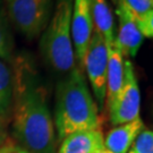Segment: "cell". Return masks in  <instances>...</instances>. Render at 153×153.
Instances as JSON below:
<instances>
[{"label": "cell", "mask_w": 153, "mask_h": 153, "mask_svg": "<svg viewBox=\"0 0 153 153\" xmlns=\"http://www.w3.org/2000/svg\"><path fill=\"white\" fill-rule=\"evenodd\" d=\"M13 136L17 145L32 153H57L55 124L31 61L19 58L13 73Z\"/></svg>", "instance_id": "obj_1"}, {"label": "cell", "mask_w": 153, "mask_h": 153, "mask_svg": "<svg viewBox=\"0 0 153 153\" xmlns=\"http://www.w3.org/2000/svg\"><path fill=\"white\" fill-rule=\"evenodd\" d=\"M111 1H112V2L115 4V5H117V1H118V0H111Z\"/></svg>", "instance_id": "obj_21"}, {"label": "cell", "mask_w": 153, "mask_h": 153, "mask_svg": "<svg viewBox=\"0 0 153 153\" xmlns=\"http://www.w3.org/2000/svg\"><path fill=\"white\" fill-rule=\"evenodd\" d=\"M13 71L6 62L0 60V119H8L13 109Z\"/></svg>", "instance_id": "obj_13"}, {"label": "cell", "mask_w": 153, "mask_h": 153, "mask_svg": "<svg viewBox=\"0 0 153 153\" xmlns=\"http://www.w3.org/2000/svg\"><path fill=\"white\" fill-rule=\"evenodd\" d=\"M74 0H57L40 40V51L51 69L68 74L76 67L71 24Z\"/></svg>", "instance_id": "obj_3"}, {"label": "cell", "mask_w": 153, "mask_h": 153, "mask_svg": "<svg viewBox=\"0 0 153 153\" xmlns=\"http://www.w3.org/2000/svg\"><path fill=\"white\" fill-rule=\"evenodd\" d=\"M8 17L25 38L42 34L51 16L52 0H5Z\"/></svg>", "instance_id": "obj_4"}, {"label": "cell", "mask_w": 153, "mask_h": 153, "mask_svg": "<svg viewBox=\"0 0 153 153\" xmlns=\"http://www.w3.org/2000/svg\"><path fill=\"white\" fill-rule=\"evenodd\" d=\"M104 148V137L100 129L74 133L61 141L58 153H97Z\"/></svg>", "instance_id": "obj_10"}, {"label": "cell", "mask_w": 153, "mask_h": 153, "mask_svg": "<svg viewBox=\"0 0 153 153\" xmlns=\"http://www.w3.org/2000/svg\"><path fill=\"white\" fill-rule=\"evenodd\" d=\"M110 121L119 126L140 117L141 93L134 65L129 59L124 60V82L118 95L109 109Z\"/></svg>", "instance_id": "obj_5"}, {"label": "cell", "mask_w": 153, "mask_h": 153, "mask_svg": "<svg viewBox=\"0 0 153 153\" xmlns=\"http://www.w3.org/2000/svg\"><path fill=\"white\" fill-rule=\"evenodd\" d=\"M108 71H107V85H105V102L104 105L109 109L114 103L116 97L120 91L124 82V57L120 51L112 45L108 49Z\"/></svg>", "instance_id": "obj_12"}, {"label": "cell", "mask_w": 153, "mask_h": 153, "mask_svg": "<svg viewBox=\"0 0 153 153\" xmlns=\"http://www.w3.org/2000/svg\"><path fill=\"white\" fill-rule=\"evenodd\" d=\"M135 19L153 10V0H119Z\"/></svg>", "instance_id": "obj_16"}, {"label": "cell", "mask_w": 153, "mask_h": 153, "mask_svg": "<svg viewBox=\"0 0 153 153\" xmlns=\"http://www.w3.org/2000/svg\"><path fill=\"white\" fill-rule=\"evenodd\" d=\"M108 47L103 38L94 31L91 42L85 55L83 71L86 75L93 90L98 109L102 110L105 102V85L108 71Z\"/></svg>", "instance_id": "obj_6"}, {"label": "cell", "mask_w": 153, "mask_h": 153, "mask_svg": "<svg viewBox=\"0 0 153 153\" xmlns=\"http://www.w3.org/2000/svg\"><path fill=\"white\" fill-rule=\"evenodd\" d=\"M97 153H111V152H110L109 150H108V149L104 146L102 150H100V151H99V152H97Z\"/></svg>", "instance_id": "obj_20"}, {"label": "cell", "mask_w": 153, "mask_h": 153, "mask_svg": "<svg viewBox=\"0 0 153 153\" xmlns=\"http://www.w3.org/2000/svg\"><path fill=\"white\" fill-rule=\"evenodd\" d=\"M0 60L14 61V40L5 15L0 10Z\"/></svg>", "instance_id": "obj_14"}, {"label": "cell", "mask_w": 153, "mask_h": 153, "mask_svg": "<svg viewBox=\"0 0 153 153\" xmlns=\"http://www.w3.org/2000/svg\"><path fill=\"white\" fill-rule=\"evenodd\" d=\"M135 21L143 36L153 39V10L148 11Z\"/></svg>", "instance_id": "obj_17"}, {"label": "cell", "mask_w": 153, "mask_h": 153, "mask_svg": "<svg viewBox=\"0 0 153 153\" xmlns=\"http://www.w3.org/2000/svg\"><path fill=\"white\" fill-rule=\"evenodd\" d=\"M116 6V15L118 16L119 25L114 45L120 51L124 58H134L142 45L144 36L137 26L135 18L126 9L125 6L119 0Z\"/></svg>", "instance_id": "obj_8"}, {"label": "cell", "mask_w": 153, "mask_h": 153, "mask_svg": "<svg viewBox=\"0 0 153 153\" xmlns=\"http://www.w3.org/2000/svg\"><path fill=\"white\" fill-rule=\"evenodd\" d=\"M144 131V123L138 117L135 120L115 126L104 138V146L111 153H128L136 137Z\"/></svg>", "instance_id": "obj_9"}, {"label": "cell", "mask_w": 153, "mask_h": 153, "mask_svg": "<svg viewBox=\"0 0 153 153\" xmlns=\"http://www.w3.org/2000/svg\"><path fill=\"white\" fill-rule=\"evenodd\" d=\"M0 153H32L17 144H6L0 148Z\"/></svg>", "instance_id": "obj_18"}, {"label": "cell", "mask_w": 153, "mask_h": 153, "mask_svg": "<svg viewBox=\"0 0 153 153\" xmlns=\"http://www.w3.org/2000/svg\"><path fill=\"white\" fill-rule=\"evenodd\" d=\"M71 41L78 68L83 71L86 51L94 33L90 0H74L71 24Z\"/></svg>", "instance_id": "obj_7"}, {"label": "cell", "mask_w": 153, "mask_h": 153, "mask_svg": "<svg viewBox=\"0 0 153 153\" xmlns=\"http://www.w3.org/2000/svg\"><path fill=\"white\" fill-rule=\"evenodd\" d=\"M59 140L99 128V109L83 71L75 67L56 88L55 123Z\"/></svg>", "instance_id": "obj_2"}, {"label": "cell", "mask_w": 153, "mask_h": 153, "mask_svg": "<svg viewBox=\"0 0 153 153\" xmlns=\"http://www.w3.org/2000/svg\"><path fill=\"white\" fill-rule=\"evenodd\" d=\"M6 138V131H5V127L2 125V120L0 119V148L2 146V143Z\"/></svg>", "instance_id": "obj_19"}, {"label": "cell", "mask_w": 153, "mask_h": 153, "mask_svg": "<svg viewBox=\"0 0 153 153\" xmlns=\"http://www.w3.org/2000/svg\"><path fill=\"white\" fill-rule=\"evenodd\" d=\"M128 153H153V131L144 129L136 137Z\"/></svg>", "instance_id": "obj_15"}, {"label": "cell", "mask_w": 153, "mask_h": 153, "mask_svg": "<svg viewBox=\"0 0 153 153\" xmlns=\"http://www.w3.org/2000/svg\"><path fill=\"white\" fill-rule=\"evenodd\" d=\"M90 6L94 31L103 38L104 42L109 49L115 42L116 26L114 14L108 4V0H90Z\"/></svg>", "instance_id": "obj_11"}]
</instances>
